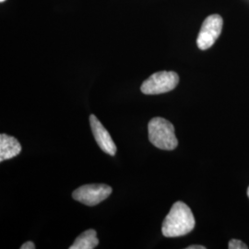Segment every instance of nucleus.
Segmentation results:
<instances>
[{"mask_svg":"<svg viewBox=\"0 0 249 249\" xmlns=\"http://www.w3.org/2000/svg\"><path fill=\"white\" fill-rule=\"evenodd\" d=\"M195 218L190 208L182 201H178L173 205L169 213L165 217L161 232L165 237L184 236L195 228Z\"/></svg>","mask_w":249,"mask_h":249,"instance_id":"obj_1","label":"nucleus"},{"mask_svg":"<svg viewBox=\"0 0 249 249\" xmlns=\"http://www.w3.org/2000/svg\"><path fill=\"white\" fill-rule=\"evenodd\" d=\"M148 130L149 140L156 148L173 151L178 147L175 126L168 120L161 117H154L149 123Z\"/></svg>","mask_w":249,"mask_h":249,"instance_id":"obj_2","label":"nucleus"},{"mask_svg":"<svg viewBox=\"0 0 249 249\" xmlns=\"http://www.w3.org/2000/svg\"><path fill=\"white\" fill-rule=\"evenodd\" d=\"M179 77L174 71H160L152 74L145 80L141 90L147 95H155L169 92L178 86Z\"/></svg>","mask_w":249,"mask_h":249,"instance_id":"obj_3","label":"nucleus"},{"mask_svg":"<svg viewBox=\"0 0 249 249\" xmlns=\"http://www.w3.org/2000/svg\"><path fill=\"white\" fill-rule=\"evenodd\" d=\"M223 18L213 14L207 17L203 23L196 39V45L200 50H207L215 44L223 30Z\"/></svg>","mask_w":249,"mask_h":249,"instance_id":"obj_4","label":"nucleus"},{"mask_svg":"<svg viewBox=\"0 0 249 249\" xmlns=\"http://www.w3.org/2000/svg\"><path fill=\"white\" fill-rule=\"evenodd\" d=\"M111 193L112 187L107 185L91 184L77 188L72 193V197L82 204L95 206L107 199Z\"/></svg>","mask_w":249,"mask_h":249,"instance_id":"obj_5","label":"nucleus"},{"mask_svg":"<svg viewBox=\"0 0 249 249\" xmlns=\"http://www.w3.org/2000/svg\"><path fill=\"white\" fill-rule=\"evenodd\" d=\"M89 124L93 137L101 150L111 156H115L116 153V144L109 132L107 131V128L94 115L89 116Z\"/></svg>","mask_w":249,"mask_h":249,"instance_id":"obj_6","label":"nucleus"},{"mask_svg":"<svg viewBox=\"0 0 249 249\" xmlns=\"http://www.w3.org/2000/svg\"><path fill=\"white\" fill-rule=\"evenodd\" d=\"M21 151L18 140L7 134L0 135V161L12 159Z\"/></svg>","mask_w":249,"mask_h":249,"instance_id":"obj_7","label":"nucleus"},{"mask_svg":"<svg viewBox=\"0 0 249 249\" xmlns=\"http://www.w3.org/2000/svg\"><path fill=\"white\" fill-rule=\"evenodd\" d=\"M98 245L99 240L96 231L89 229L80 233L70 249H93Z\"/></svg>","mask_w":249,"mask_h":249,"instance_id":"obj_8","label":"nucleus"},{"mask_svg":"<svg viewBox=\"0 0 249 249\" xmlns=\"http://www.w3.org/2000/svg\"><path fill=\"white\" fill-rule=\"evenodd\" d=\"M229 249H248L249 247L241 240L237 239H231L228 245Z\"/></svg>","mask_w":249,"mask_h":249,"instance_id":"obj_9","label":"nucleus"},{"mask_svg":"<svg viewBox=\"0 0 249 249\" xmlns=\"http://www.w3.org/2000/svg\"><path fill=\"white\" fill-rule=\"evenodd\" d=\"M36 249V245L33 243V242H31V241H28L26 243H24L21 247H20V249Z\"/></svg>","mask_w":249,"mask_h":249,"instance_id":"obj_10","label":"nucleus"},{"mask_svg":"<svg viewBox=\"0 0 249 249\" xmlns=\"http://www.w3.org/2000/svg\"><path fill=\"white\" fill-rule=\"evenodd\" d=\"M187 249H206L204 246H199V245H192L187 247Z\"/></svg>","mask_w":249,"mask_h":249,"instance_id":"obj_11","label":"nucleus"},{"mask_svg":"<svg viewBox=\"0 0 249 249\" xmlns=\"http://www.w3.org/2000/svg\"><path fill=\"white\" fill-rule=\"evenodd\" d=\"M248 196H249V189H248Z\"/></svg>","mask_w":249,"mask_h":249,"instance_id":"obj_12","label":"nucleus"},{"mask_svg":"<svg viewBox=\"0 0 249 249\" xmlns=\"http://www.w3.org/2000/svg\"><path fill=\"white\" fill-rule=\"evenodd\" d=\"M4 1H6V0H0V2H4Z\"/></svg>","mask_w":249,"mask_h":249,"instance_id":"obj_13","label":"nucleus"}]
</instances>
